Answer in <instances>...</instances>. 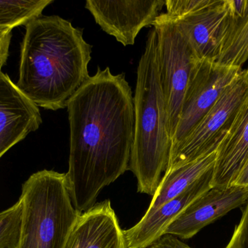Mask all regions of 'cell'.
Returning a JSON list of instances; mask_svg holds the SVG:
<instances>
[{"instance_id": "cell-21", "label": "cell", "mask_w": 248, "mask_h": 248, "mask_svg": "<svg viewBox=\"0 0 248 248\" xmlns=\"http://www.w3.org/2000/svg\"><path fill=\"white\" fill-rule=\"evenodd\" d=\"M147 248H192L179 238L170 234H164Z\"/></svg>"}, {"instance_id": "cell-15", "label": "cell", "mask_w": 248, "mask_h": 248, "mask_svg": "<svg viewBox=\"0 0 248 248\" xmlns=\"http://www.w3.org/2000/svg\"><path fill=\"white\" fill-rule=\"evenodd\" d=\"M217 153L215 151L196 161L165 173L144 215L152 214L166 202L183 193L194 182L214 168Z\"/></svg>"}, {"instance_id": "cell-22", "label": "cell", "mask_w": 248, "mask_h": 248, "mask_svg": "<svg viewBox=\"0 0 248 248\" xmlns=\"http://www.w3.org/2000/svg\"><path fill=\"white\" fill-rule=\"evenodd\" d=\"M11 38L12 30H0V71L8 58Z\"/></svg>"}, {"instance_id": "cell-12", "label": "cell", "mask_w": 248, "mask_h": 248, "mask_svg": "<svg viewBox=\"0 0 248 248\" xmlns=\"http://www.w3.org/2000/svg\"><path fill=\"white\" fill-rule=\"evenodd\" d=\"M213 169L194 182L183 193L144 215L135 226L124 230L126 248H147L164 235L169 226L197 199L212 188Z\"/></svg>"}, {"instance_id": "cell-8", "label": "cell", "mask_w": 248, "mask_h": 248, "mask_svg": "<svg viewBox=\"0 0 248 248\" xmlns=\"http://www.w3.org/2000/svg\"><path fill=\"white\" fill-rule=\"evenodd\" d=\"M165 0H87L86 9L96 23L124 46L133 45L143 28L153 26Z\"/></svg>"}, {"instance_id": "cell-6", "label": "cell", "mask_w": 248, "mask_h": 248, "mask_svg": "<svg viewBox=\"0 0 248 248\" xmlns=\"http://www.w3.org/2000/svg\"><path fill=\"white\" fill-rule=\"evenodd\" d=\"M153 26L157 35L159 72L171 138L192 69L200 58L187 38L166 13H161Z\"/></svg>"}, {"instance_id": "cell-2", "label": "cell", "mask_w": 248, "mask_h": 248, "mask_svg": "<svg viewBox=\"0 0 248 248\" xmlns=\"http://www.w3.org/2000/svg\"><path fill=\"white\" fill-rule=\"evenodd\" d=\"M91 55L82 29L60 16L42 15L26 26L16 85L38 107L65 109L90 77Z\"/></svg>"}, {"instance_id": "cell-9", "label": "cell", "mask_w": 248, "mask_h": 248, "mask_svg": "<svg viewBox=\"0 0 248 248\" xmlns=\"http://www.w3.org/2000/svg\"><path fill=\"white\" fill-rule=\"evenodd\" d=\"M173 20L187 38L198 58L214 62L236 25L229 0H215L205 8Z\"/></svg>"}, {"instance_id": "cell-1", "label": "cell", "mask_w": 248, "mask_h": 248, "mask_svg": "<svg viewBox=\"0 0 248 248\" xmlns=\"http://www.w3.org/2000/svg\"><path fill=\"white\" fill-rule=\"evenodd\" d=\"M70 126L67 183L80 214L102 189L128 170L134 141V97L125 74L97 67L67 103Z\"/></svg>"}, {"instance_id": "cell-14", "label": "cell", "mask_w": 248, "mask_h": 248, "mask_svg": "<svg viewBox=\"0 0 248 248\" xmlns=\"http://www.w3.org/2000/svg\"><path fill=\"white\" fill-rule=\"evenodd\" d=\"M248 159V96L227 136L217 150L212 188L227 189L233 183Z\"/></svg>"}, {"instance_id": "cell-7", "label": "cell", "mask_w": 248, "mask_h": 248, "mask_svg": "<svg viewBox=\"0 0 248 248\" xmlns=\"http://www.w3.org/2000/svg\"><path fill=\"white\" fill-rule=\"evenodd\" d=\"M243 68L200 59L192 69L180 115L171 138V149L182 142L212 109Z\"/></svg>"}, {"instance_id": "cell-10", "label": "cell", "mask_w": 248, "mask_h": 248, "mask_svg": "<svg viewBox=\"0 0 248 248\" xmlns=\"http://www.w3.org/2000/svg\"><path fill=\"white\" fill-rule=\"evenodd\" d=\"M248 189L232 186L227 189L211 188L192 202L166 230L165 234L187 240L230 211L246 205Z\"/></svg>"}, {"instance_id": "cell-13", "label": "cell", "mask_w": 248, "mask_h": 248, "mask_svg": "<svg viewBox=\"0 0 248 248\" xmlns=\"http://www.w3.org/2000/svg\"><path fill=\"white\" fill-rule=\"evenodd\" d=\"M64 248H126L109 199L80 214Z\"/></svg>"}, {"instance_id": "cell-4", "label": "cell", "mask_w": 248, "mask_h": 248, "mask_svg": "<svg viewBox=\"0 0 248 248\" xmlns=\"http://www.w3.org/2000/svg\"><path fill=\"white\" fill-rule=\"evenodd\" d=\"M17 248H64L80 213L73 205L66 174L43 170L22 186Z\"/></svg>"}, {"instance_id": "cell-23", "label": "cell", "mask_w": 248, "mask_h": 248, "mask_svg": "<svg viewBox=\"0 0 248 248\" xmlns=\"http://www.w3.org/2000/svg\"><path fill=\"white\" fill-rule=\"evenodd\" d=\"M233 186H241L248 189V159Z\"/></svg>"}, {"instance_id": "cell-5", "label": "cell", "mask_w": 248, "mask_h": 248, "mask_svg": "<svg viewBox=\"0 0 248 248\" xmlns=\"http://www.w3.org/2000/svg\"><path fill=\"white\" fill-rule=\"evenodd\" d=\"M248 96V69L243 70L212 109L176 147L170 149L165 173L217 151L228 135Z\"/></svg>"}, {"instance_id": "cell-16", "label": "cell", "mask_w": 248, "mask_h": 248, "mask_svg": "<svg viewBox=\"0 0 248 248\" xmlns=\"http://www.w3.org/2000/svg\"><path fill=\"white\" fill-rule=\"evenodd\" d=\"M54 0H0V30H13L42 16Z\"/></svg>"}, {"instance_id": "cell-11", "label": "cell", "mask_w": 248, "mask_h": 248, "mask_svg": "<svg viewBox=\"0 0 248 248\" xmlns=\"http://www.w3.org/2000/svg\"><path fill=\"white\" fill-rule=\"evenodd\" d=\"M42 122L39 107L0 71V159Z\"/></svg>"}, {"instance_id": "cell-20", "label": "cell", "mask_w": 248, "mask_h": 248, "mask_svg": "<svg viewBox=\"0 0 248 248\" xmlns=\"http://www.w3.org/2000/svg\"><path fill=\"white\" fill-rule=\"evenodd\" d=\"M225 248H248V201L242 214L240 222Z\"/></svg>"}, {"instance_id": "cell-19", "label": "cell", "mask_w": 248, "mask_h": 248, "mask_svg": "<svg viewBox=\"0 0 248 248\" xmlns=\"http://www.w3.org/2000/svg\"><path fill=\"white\" fill-rule=\"evenodd\" d=\"M215 0H166V14L173 19L185 17L205 8Z\"/></svg>"}, {"instance_id": "cell-18", "label": "cell", "mask_w": 248, "mask_h": 248, "mask_svg": "<svg viewBox=\"0 0 248 248\" xmlns=\"http://www.w3.org/2000/svg\"><path fill=\"white\" fill-rule=\"evenodd\" d=\"M21 201L0 212V248H17L22 220Z\"/></svg>"}, {"instance_id": "cell-3", "label": "cell", "mask_w": 248, "mask_h": 248, "mask_svg": "<svg viewBox=\"0 0 248 248\" xmlns=\"http://www.w3.org/2000/svg\"><path fill=\"white\" fill-rule=\"evenodd\" d=\"M134 131L128 170L140 193L153 196L169 165L171 138L157 60V35L149 32L137 68Z\"/></svg>"}, {"instance_id": "cell-17", "label": "cell", "mask_w": 248, "mask_h": 248, "mask_svg": "<svg viewBox=\"0 0 248 248\" xmlns=\"http://www.w3.org/2000/svg\"><path fill=\"white\" fill-rule=\"evenodd\" d=\"M248 60V16L236 25L216 63L242 68Z\"/></svg>"}]
</instances>
